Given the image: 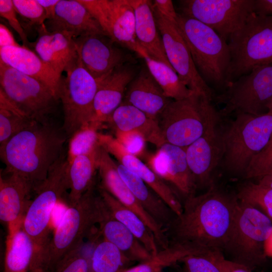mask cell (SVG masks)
I'll list each match as a JSON object with an SVG mask.
<instances>
[{"label":"cell","mask_w":272,"mask_h":272,"mask_svg":"<svg viewBox=\"0 0 272 272\" xmlns=\"http://www.w3.org/2000/svg\"><path fill=\"white\" fill-rule=\"evenodd\" d=\"M238 200L214 183L206 192L186 198L181 213L165 230L168 245L198 254L223 252Z\"/></svg>","instance_id":"1"},{"label":"cell","mask_w":272,"mask_h":272,"mask_svg":"<svg viewBox=\"0 0 272 272\" xmlns=\"http://www.w3.org/2000/svg\"><path fill=\"white\" fill-rule=\"evenodd\" d=\"M64 135L47 121L35 122L0 147L4 171L23 178L35 191L62 156Z\"/></svg>","instance_id":"2"},{"label":"cell","mask_w":272,"mask_h":272,"mask_svg":"<svg viewBox=\"0 0 272 272\" xmlns=\"http://www.w3.org/2000/svg\"><path fill=\"white\" fill-rule=\"evenodd\" d=\"M176 21L201 78L209 86L226 89L231 62L228 42L211 28L182 14L177 13Z\"/></svg>","instance_id":"3"},{"label":"cell","mask_w":272,"mask_h":272,"mask_svg":"<svg viewBox=\"0 0 272 272\" xmlns=\"http://www.w3.org/2000/svg\"><path fill=\"white\" fill-rule=\"evenodd\" d=\"M212 99L193 91L186 98L172 100L157 120L163 144L185 148L217 126L221 115Z\"/></svg>","instance_id":"4"},{"label":"cell","mask_w":272,"mask_h":272,"mask_svg":"<svg viewBox=\"0 0 272 272\" xmlns=\"http://www.w3.org/2000/svg\"><path fill=\"white\" fill-rule=\"evenodd\" d=\"M94 186L69 206L42 256L39 272H46L67 254L83 246L84 239L98 224L103 202Z\"/></svg>","instance_id":"5"},{"label":"cell","mask_w":272,"mask_h":272,"mask_svg":"<svg viewBox=\"0 0 272 272\" xmlns=\"http://www.w3.org/2000/svg\"><path fill=\"white\" fill-rule=\"evenodd\" d=\"M67 165L66 160L62 155L50 170L47 178L35 190L36 195L31 201L23 220V228L34 248L29 272H39L42 254L50 240L52 212L69 189Z\"/></svg>","instance_id":"6"},{"label":"cell","mask_w":272,"mask_h":272,"mask_svg":"<svg viewBox=\"0 0 272 272\" xmlns=\"http://www.w3.org/2000/svg\"><path fill=\"white\" fill-rule=\"evenodd\" d=\"M272 137V113L236 115L221 131L222 158L229 172L244 176L252 159L267 145Z\"/></svg>","instance_id":"7"},{"label":"cell","mask_w":272,"mask_h":272,"mask_svg":"<svg viewBox=\"0 0 272 272\" xmlns=\"http://www.w3.org/2000/svg\"><path fill=\"white\" fill-rule=\"evenodd\" d=\"M271 228L272 222L265 214L238 200L223 252L229 260L252 270L265 261L264 245Z\"/></svg>","instance_id":"8"},{"label":"cell","mask_w":272,"mask_h":272,"mask_svg":"<svg viewBox=\"0 0 272 272\" xmlns=\"http://www.w3.org/2000/svg\"><path fill=\"white\" fill-rule=\"evenodd\" d=\"M230 83L253 69L272 63V17L252 13L229 38Z\"/></svg>","instance_id":"9"},{"label":"cell","mask_w":272,"mask_h":272,"mask_svg":"<svg viewBox=\"0 0 272 272\" xmlns=\"http://www.w3.org/2000/svg\"><path fill=\"white\" fill-rule=\"evenodd\" d=\"M61 77L58 99L62 104V129L71 137L81 125L90 122L93 114L98 82L83 67L77 51Z\"/></svg>","instance_id":"10"},{"label":"cell","mask_w":272,"mask_h":272,"mask_svg":"<svg viewBox=\"0 0 272 272\" xmlns=\"http://www.w3.org/2000/svg\"><path fill=\"white\" fill-rule=\"evenodd\" d=\"M272 100V63L253 69L231 82L217 97L223 108L221 116L245 113L259 115L268 112Z\"/></svg>","instance_id":"11"},{"label":"cell","mask_w":272,"mask_h":272,"mask_svg":"<svg viewBox=\"0 0 272 272\" xmlns=\"http://www.w3.org/2000/svg\"><path fill=\"white\" fill-rule=\"evenodd\" d=\"M0 90L33 120L47 122L58 100L44 84L0 60Z\"/></svg>","instance_id":"12"},{"label":"cell","mask_w":272,"mask_h":272,"mask_svg":"<svg viewBox=\"0 0 272 272\" xmlns=\"http://www.w3.org/2000/svg\"><path fill=\"white\" fill-rule=\"evenodd\" d=\"M180 13L217 32L227 41L254 12V0L178 1Z\"/></svg>","instance_id":"13"},{"label":"cell","mask_w":272,"mask_h":272,"mask_svg":"<svg viewBox=\"0 0 272 272\" xmlns=\"http://www.w3.org/2000/svg\"><path fill=\"white\" fill-rule=\"evenodd\" d=\"M153 10L171 65L190 90L213 98L212 90L198 73L176 22L170 21L153 8Z\"/></svg>","instance_id":"14"},{"label":"cell","mask_w":272,"mask_h":272,"mask_svg":"<svg viewBox=\"0 0 272 272\" xmlns=\"http://www.w3.org/2000/svg\"><path fill=\"white\" fill-rule=\"evenodd\" d=\"M97 170L102 188L136 214L155 235L160 250L168 247L165 230L145 211L119 175L116 162L100 145L97 149Z\"/></svg>","instance_id":"15"},{"label":"cell","mask_w":272,"mask_h":272,"mask_svg":"<svg viewBox=\"0 0 272 272\" xmlns=\"http://www.w3.org/2000/svg\"><path fill=\"white\" fill-rule=\"evenodd\" d=\"M81 63L97 81L131 58L104 33H93L74 39Z\"/></svg>","instance_id":"16"},{"label":"cell","mask_w":272,"mask_h":272,"mask_svg":"<svg viewBox=\"0 0 272 272\" xmlns=\"http://www.w3.org/2000/svg\"><path fill=\"white\" fill-rule=\"evenodd\" d=\"M145 157L146 164L176 188L185 199L194 195L196 186L188 165L185 148L164 143L155 153Z\"/></svg>","instance_id":"17"},{"label":"cell","mask_w":272,"mask_h":272,"mask_svg":"<svg viewBox=\"0 0 272 272\" xmlns=\"http://www.w3.org/2000/svg\"><path fill=\"white\" fill-rule=\"evenodd\" d=\"M99 144L118 162L142 179L176 216L181 213L182 204L168 183L138 157L128 153L115 138L99 132Z\"/></svg>","instance_id":"18"},{"label":"cell","mask_w":272,"mask_h":272,"mask_svg":"<svg viewBox=\"0 0 272 272\" xmlns=\"http://www.w3.org/2000/svg\"><path fill=\"white\" fill-rule=\"evenodd\" d=\"M99 24L114 43L142 58L146 53L137 40L134 11L130 0H105Z\"/></svg>","instance_id":"19"},{"label":"cell","mask_w":272,"mask_h":272,"mask_svg":"<svg viewBox=\"0 0 272 272\" xmlns=\"http://www.w3.org/2000/svg\"><path fill=\"white\" fill-rule=\"evenodd\" d=\"M187 161L197 186L213 184L212 175L222 158L221 131L218 126L185 148Z\"/></svg>","instance_id":"20"},{"label":"cell","mask_w":272,"mask_h":272,"mask_svg":"<svg viewBox=\"0 0 272 272\" xmlns=\"http://www.w3.org/2000/svg\"><path fill=\"white\" fill-rule=\"evenodd\" d=\"M134 66L127 63L115 68L98 82L93 114L90 122L101 126L106 123L122 103L127 87L136 76Z\"/></svg>","instance_id":"21"},{"label":"cell","mask_w":272,"mask_h":272,"mask_svg":"<svg viewBox=\"0 0 272 272\" xmlns=\"http://www.w3.org/2000/svg\"><path fill=\"white\" fill-rule=\"evenodd\" d=\"M33 186L26 180L13 173L1 172L0 219L8 230L23 222L31 202L29 195Z\"/></svg>","instance_id":"22"},{"label":"cell","mask_w":272,"mask_h":272,"mask_svg":"<svg viewBox=\"0 0 272 272\" xmlns=\"http://www.w3.org/2000/svg\"><path fill=\"white\" fill-rule=\"evenodd\" d=\"M36 30L37 37L30 43V46L60 78L62 73L77 53L74 38L64 33L50 31L45 24Z\"/></svg>","instance_id":"23"},{"label":"cell","mask_w":272,"mask_h":272,"mask_svg":"<svg viewBox=\"0 0 272 272\" xmlns=\"http://www.w3.org/2000/svg\"><path fill=\"white\" fill-rule=\"evenodd\" d=\"M172 100L165 96L148 68L144 67L128 85L122 102L135 107L157 120Z\"/></svg>","instance_id":"24"},{"label":"cell","mask_w":272,"mask_h":272,"mask_svg":"<svg viewBox=\"0 0 272 272\" xmlns=\"http://www.w3.org/2000/svg\"><path fill=\"white\" fill-rule=\"evenodd\" d=\"M47 21L49 31L64 33L74 39L89 33H104L79 0H59L54 16Z\"/></svg>","instance_id":"25"},{"label":"cell","mask_w":272,"mask_h":272,"mask_svg":"<svg viewBox=\"0 0 272 272\" xmlns=\"http://www.w3.org/2000/svg\"><path fill=\"white\" fill-rule=\"evenodd\" d=\"M0 60L18 72L44 84L58 99L61 78L29 48L23 46L0 48Z\"/></svg>","instance_id":"26"},{"label":"cell","mask_w":272,"mask_h":272,"mask_svg":"<svg viewBox=\"0 0 272 272\" xmlns=\"http://www.w3.org/2000/svg\"><path fill=\"white\" fill-rule=\"evenodd\" d=\"M130 2L134 11L135 35L138 44L150 57L173 69L166 55L152 1L130 0Z\"/></svg>","instance_id":"27"},{"label":"cell","mask_w":272,"mask_h":272,"mask_svg":"<svg viewBox=\"0 0 272 272\" xmlns=\"http://www.w3.org/2000/svg\"><path fill=\"white\" fill-rule=\"evenodd\" d=\"M98 224L99 226L98 235L115 245L132 262H141L152 256L135 236L111 215L104 202Z\"/></svg>","instance_id":"28"},{"label":"cell","mask_w":272,"mask_h":272,"mask_svg":"<svg viewBox=\"0 0 272 272\" xmlns=\"http://www.w3.org/2000/svg\"><path fill=\"white\" fill-rule=\"evenodd\" d=\"M116 164L119 175L130 191L145 211L165 230L176 215L142 179L119 162Z\"/></svg>","instance_id":"29"},{"label":"cell","mask_w":272,"mask_h":272,"mask_svg":"<svg viewBox=\"0 0 272 272\" xmlns=\"http://www.w3.org/2000/svg\"><path fill=\"white\" fill-rule=\"evenodd\" d=\"M108 123L115 132L136 131L141 133L146 142L157 148L163 144L158 121L135 107L122 102L108 118Z\"/></svg>","instance_id":"30"},{"label":"cell","mask_w":272,"mask_h":272,"mask_svg":"<svg viewBox=\"0 0 272 272\" xmlns=\"http://www.w3.org/2000/svg\"><path fill=\"white\" fill-rule=\"evenodd\" d=\"M99 192L111 215L123 224L152 255H156L160 250L159 245L155 235L143 221L101 186Z\"/></svg>","instance_id":"31"},{"label":"cell","mask_w":272,"mask_h":272,"mask_svg":"<svg viewBox=\"0 0 272 272\" xmlns=\"http://www.w3.org/2000/svg\"><path fill=\"white\" fill-rule=\"evenodd\" d=\"M86 155L79 156L67 163L66 178L70 192L69 205L78 202L82 196L94 186L97 170V149Z\"/></svg>","instance_id":"32"},{"label":"cell","mask_w":272,"mask_h":272,"mask_svg":"<svg viewBox=\"0 0 272 272\" xmlns=\"http://www.w3.org/2000/svg\"><path fill=\"white\" fill-rule=\"evenodd\" d=\"M22 222L8 230L4 262L5 272L30 271L34 248L31 238L23 228Z\"/></svg>","instance_id":"33"},{"label":"cell","mask_w":272,"mask_h":272,"mask_svg":"<svg viewBox=\"0 0 272 272\" xmlns=\"http://www.w3.org/2000/svg\"><path fill=\"white\" fill-rule=\"evenodd\" d=\"M143 58L150 73L167 97L178 100L187 97L193 92L183 83L172 67L152 58L147 53Z\"/></svg>","instance_id":"34"},{"label":"cell","mask_w":272,"mask_h":272,"mask_svg":"<svg viewBox=\"0 0 272 272\" xmlns=\"http://www.w3.org/2000/svg\"><path fill=\"white\" fill-rule=\"evenodd\" d=\"M133 262L115 245L103 239L90 256V272H123Z\"/></svg>","instance_id":"35"},{"label":"cell","mask_w":272,"mask_h":272,"mask_svg":"<svg viewBox=\"0 0 272 272\" xmlns=\"http://www.w3.org/2000/svg\"><path fill=\"white\" fill-rule=\"evenodd\" d=\"M36 122L19 109L0 90V147Z\"/></svg>","instance_id":"36"},{"label":"cell","mask_w":272,"mask_h":272,"mask_svg":"<svg viewBox=\"0 0 272 272\" xmlns=\"http://www.w3.org/2000/svg\"><path fill=\"white\" fill-rule=\"evenodd\" d=\"M192 254H198L181 246L169 245L167 248L159 250L150 259L128 268L123 272H159Z\"/></svg>","instance_id":"37"},{"label":"cell","mask_w":272,"mask_h":272,"mask_svg":"<svg viewBox=\"0 0 272 272\" xmlns=\"http://www.w3.org/2000/svg\"><path fill=\"white\" fill-rule=\"evenodd\" d=\"M101 125L89 122L81 125L71 137L66 161L93 152L99 146V129Z\"/></svg>","instance_id":"38"},{"label":"cell","mask_w":272,"mask_h":272,"mask_svg":"<svg viewBox=\"0 0 272 272\" xmlns=\"http://www.w3.org/2000/svg\"><path fill=\"white\" fill-rule=\"evenodd\" d=\"M236 196L239 200L260 211L272 222L271 188L249 181L240 187Z\"/></svg>","instance_id":"39"},{"label":"cell","mask_w":272,"mask_h":272,"mask_svg":"<svg viewBox=\"0 0 272 272\" xmlns=\"http://www.w3.org/2000/svg\"><path fill=\"white\" fill-rule=\"evenodd\" d=\"M16 11L29 27L36 29L47 20L45 12L37 0H13Z\"/></svg>","instance_id":"40"},{"label":"cell","mask_w":272,"mask_h":272,"mask_svg":"<svg viewBox=\"0 0 272 272\" xmlns=\"http://www.w3.org/2000/svg\"><path fill=\"white\" fill-rule=\"evenodd\" d=\"M82 248L66 255L46 272H90V257L82 252Z\"/></svg>","instance_id":"41"},{"label":"cell","mask_w":272,"mask_h":272,"mask_svg":"<svg viewBox=\"0 0 272 272\" xmlns=\"http://www.w3.org/2000/svg\"><path fill=\"white\" fill-rule=\"evenodd\" d=\"M272 170V137L265 148L251 160L244 175L246 179L260 178Z\"/></svg>","instance_id":"42"},{"label":"cell","mask_w":272,"mask_h":272,"mask_svg":"<svg viewBox=\"0 0 272 272\" xmlns=\"http://www.w3.org/2000/svg\"><path fill=\"white\" fill-rule=\"evenodd\" d=\"M180 262L184 272H221L211 255V252L202 254H190Z\"/></svg>","instance_id":"43"},{"label":"cell","mask_w":272,"mask_h":272,"mask_svg":"<svg viewBox=\"0 0 272 272\" xmlns=\"http://www.w3.org/2000/svg\"><path fill=\"white\" fill-rule=\"evenodd\" d=\"M117 140L129 154L139 158L146 156V139L140 133L136 131L115 132Z\"/></svg>","instance_id":"44"},{"label":"cell","mask_w":272,"mask_h":272,"mask_svg":"<svg viewBox=\"0 0 272 272\" xmlns=\"http://www.w3.org/2000/svg\"><path fill=\"white\" fill-rule=\"evenodd\" d=\"M0 15L8 21L10 25L18 33L22 41L23 46L29 48L30 43L28 40L25 30L18 20L13 0H0Z\"/></svg>","instance_id":"45"},{"label":"cell","mask_w":272,"mask_h":272,"mask_svg":"<svg viewBox=\"0 0 272 272\" xmlns=\"http://www.w3.org/2000/svg\"><path fill=\"white\" fill-rule=\"evenodd\" d=\"M211 255L221 272H252L248 267L226 258L221 251L212 252Z\"/></svg>","instance_id":"46"},{"label":"cell","mask_w":272,"mask_h":272,"mask_svg":"<svg viewBox=\"0 0 272 272\" xmlns=\"http://www.w3.org/2000/svg\"><path fill=\"white\" fill-rule=\"evenodd\" d=\"M153 8L170 21L176 22L177 13L171 0H154L152 1Z\"/></svg>","instance_id":"47"},{"label":"cell","mask_w":272,"mask_h":272,"mask_svg":"<svg viewBox=\"0 0 272 272\" xmlns=\"http://www.w3.org/2000/svg\"><path fill=\"white\" fill-rule=\"evenodd\" d=\"M12 32L4 24H0V48L6 47H20Z\"/></svg>","instance_id":"48"},{"label":"cell","mask_w":272,"mask_h":272,"mask_svg":"<svg viewBox=\"0 0 272 272\" xmlns=\"http://www.w3.org/2000/svg\"><path fill=\"white\" fill-rule=\"evenodd\" d=\"M254 12L272 17V0H254Z\"/></svg>","instance_id":"49"},{"label":"cell","mask_w":272,"mask_h":272,"mask_svg":"<svg viewBox=\"0 0 272 272\" xmlns=\"http://www.w3.org/2000/svg\"><path fill=\"white\" fill-rule=\"evenodd\" d=\"M44 9L47 20H50L54 15L55 8L59 0H37Z\"/></svg>","instance_id":"50"},{"label":"cell","mask_w":272,"mask_h":272,"mask_svg":"<svg viewBox=\"0 0 272 272\" xmlns=\"http://www.w3.org/2000/svg\"><path fill=\"white\" fill-rule=\"evenodd\" d=\"M264 253L266 257H272V228L264 245Z\"/></svg>","instance_id":"51"},{"label":"cell","mask_w":272,"mask_h":272,"mask_svg":"<svg viewBox=\"0 0 272 272\" xmlns=\"http://www.w3.org/2000/svg\"><path fill=\"white\" fill-rule=\"evenodd\" d=\"M258 184L272 189V173L267 174L258 179Z\"/></svg>","instance_id":"52"},{"label":"cell","mask_w":272,"mask_h":272,"mask_svg":"<svg viewBox=\"0 0 272 272\" xmlns=\"http://www.w3.org/2000/svg\"><path fill=\"white\" fill-rule=\"evenodd\" d=\"M268 112H269L272 113V100L268 106Z\"/></svg>","instance_id":"53"},{"label":"cell","mask_w":272,"mask_h":272,"mask_svg":"<svg viewBox=\"0 0 272 272\" xmlns=\"http://www.w3.org/2000/svg\"><path fill=\"white\" fill-rule=\"evenodd\" d=\"M269 173H272V170L268 174H269Z\"/></svg>","instance_id":"54"},{"label":"cell","mask_w":272,"mask_h":272,"mask_svg":"<svg viewBox=\"0 0 272 272\" xmlns=\"http://www.w3.org/2000/svg\"><path fill=\"white\" fill-rule=\"evenodd\" d=\"M159 272H163L162 271H159Z\"/></svg>","instance_id":"55"}]
</instances>
